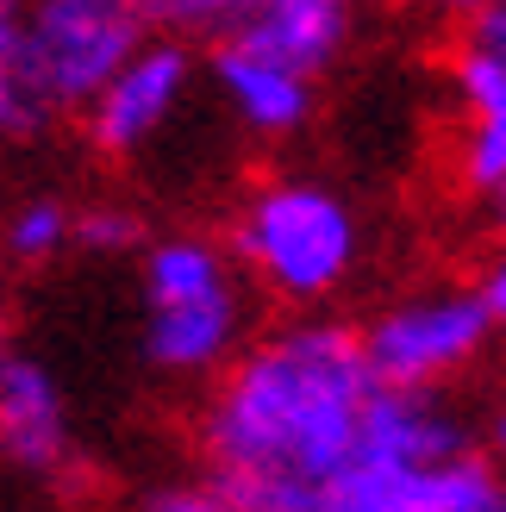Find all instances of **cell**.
<instances>
[{
    "instance_id": "cell-4",
    "label": "cell",
    "mask_w": 506,
    "mask_h": 512,
    "mask_svg": "<svg viewBox=\"0 0 506 512\" xmlns=\"http://www.w3.org/2000/svg\"><path fill=\"white\" fill-rule=\"evenodd\" d=\"M163 25V0H25L13 44L50 107L82 113L94 88Z\"/></svg>"
},
{
    "instance_id": "cell-15",
    "label": "cell",
    "mask_w": 506,
    "mask_h": 512,
    "mask_svg": "<svg viewBox=\"0 0 506 512\" xmlns=\"http://www.w3.org/2000/svg\"><path fill=\"white\" fill-rule=\"evenodd\" d=\"M75 244L100 250V256H125V250L144 244V225L132 207H82L75 213Z\"/></svg>"
},
{
    "instance_id": "cell-21",
    "label": "cell",
    "mask_w": 506,
    "mask_h": 512,
    "mask_svg": "<svg viewBox=\"0 0 506 512\" xmlns=\"http://www.w3.org/2000/svg\"><path fill=\"white\" fill-rule=\"evenodd\" d=\"M494 456H500V469H506V413L494 419Z\"/></svg>"
},
{
    "instance_id": "cell-17",
    "label": "cell",
    "mask_w": 506,
    "mask_h": 512,
    "mask_svg": "<svg viewBox=\"0 0 506 512\" xmlns=\"http://www.w3.org/2000/svg\"><path fill=\"white\" fill-rule=\"evenodd\" d=\"M494 207H500V250L488 256V269H482V306L494 313V325H506V182L494 188Z\"/></svg>"
},
{
    "instance_id": "cell-1",
    "label": "cell",
    "mask_w": 506,
    "mask_h": 512,
    "mask_svg": "<svg viewBox=\"0 0 506 512\" xmlns=\"http://www.w3.org/2000/svg\"><path fill=\"white\" fill-rule=\"evenodd\" d=\"M382 375L363 338L300 319L238 350L200 419L213 488L232 512H313L332 481L369 456Z\"/></svg>"
},
{
    "instance_id": "cell-6",
    "label": "cell",
    "mask_w": 506,
    "mask_h": 512,
    "mask_svg": "<svg viewBox=\"0 0 506 512\" xmlns=\"http://www.w3.org/2000/svg\"><path fill=\"white\" fill-rule=\"evenodd\" d=\"M188 94H194V50L157 32L94 88V100L82 107V132L100 157H138L175 125Z\"/></svg>"
},
{
    "instance_id": "cell-22",
    "label": "cell",
    "mask_w": 506,
    "mask_h": 512,
    "mask_svg": "<svg viewBox=\"0 0 506 512\" xmlns=\"http://www.w3.org/2000/svg\"><path fill=\"white\" fill-rule=\"evenodd\" d=\"M0 356H7V306H0Z\"/></svg>"
},
{
    "instance_id": "cell-8",
    "label": "cell",
    "mask_w": 506,
    "mask_h": 512,
    "mask_svg": "<svg viewBox=\"0 0 506 512\" xmlns=\"http://www.w3.org/2000/svg\"><path fill=\"white\" fill-rule=\"evenodd\" d=\"M213 88L250 138H294L313 119V75L275 63L269 50L244 44V38H219Z\"/></svg>"
},
{
    "instance_id": "cell-9",
    "label": "cell",
    "mask_w": 506,
    "mask_h": 512,
    "mask_svg": "<svg viewBox=\"0 0 506 512\" xmlns=\"http://www.w3.org/2000/svg\"><path fill=\"white\" fill-rule=\"evenodd\" d=\"M0 463L57 475L69 463V400L32 356H0Z\"/></svg>"
},
{
    "instance_id": "cell-2",
    "label": "cell",
    "mask_w": 506,
    "mask_h": 512,
    "mask_svg": "<svg viewBox=\"0 0 506 512\" xmlns=\"http://www.w3.org/2000/svg\"><path fill=\"white\" fill-rule=\"evenodd\" d=\"M363 256V225L350 200L307 175L257 182L232 213V263L288 306L338 294Z\"/></svg>"
},
{
    "instance_id": "cell-13",
    "label": "cell",
    "mask_w": 506,
    "mask_h": 512,
    "mask_svg": "<svg viewBox=\"0 0 506 512\" xmlns=\"http://www.w3.org/2000/svg\"><path fill=\"white\" fill-rule=\"evenodd\" d=\"M50 119H57V107H50L44 88L32 82L19 44H7L0 50V138H38Z\"/></svg>"
},
{
    "instance_id": "cell-16",
    "label": "cell",
    "mask_w": 506,
    "mask_h": 512,
    "mask_svg": "<svg viewBox=\"0 0 506 512\" xmlns=\"http://www.w3.org/2000/svg\"><path fill=\"white\" fill-rule=\"evenodd\" d=\"M138 512H232V500H225L213 481H169V488L144 494Z\"/></svg>"
},
{
    "instance_id": "cell-10",
    "label": "cell",
    "mask_w": 506,
    "mask_h": 512,
    "mask_svg": "<svg viewBox=\"0 0 506 512\" xmlns=\"http://www.w3.org/2000/svg\"><path fill=\"white\" fill-rule=\"evenodd\" d=\"M450 94H457V175L463 188L494 194L506 182V63L475 38L457 44Z\"/></svg>"
},
{
    "instance_id": "cell-5",
    "label": "cell",
    "mask_w": 506,
    "mask_h": 512,
    "mask_svg": "<svg viewBox=\"0 0 506 512\" xmlns=\"http://www.w3.org/2000/svg\"><path fill=\"white\" fill-rule=\"evenodd\" d=\"M363 356L369 369L388 381V388H438V381L463 375L475 356L488 350L494 338V313L482 306V294H413V300H394L369 319Z\"/></svg>"
},
{
    "instance_id": "cell-12",
    "label": "cell",
    "mask_w": 506,
    "mask_h": 512,
    "mask_svg": "<svg viewBox=\"0 0 506 512\" xmlns=\"http://www.w3.org/2000/svg\"><path fill=\"white\" fill-rule=\"evenodd\" d=\"M75 244V207H63L57 194H32L0 219V256L19 269H38L50 256H63Z\"/></svg>"
},
{
    "instance_id": "cell-20",
    "label": "cell",
    "mask_w": 506,
    "mask_h": 512,
    "mask_svg": "<svg viewBox=\"0 0 506 512\" xmlns=\"http://www.w3.org/2000/svg\"><path fill=\"white\" fill-rule=\"evenodd\" d=\"M425 7H438V13H482V7H494V0H425Z\"/></svg>"
},
{
    "instance_id": "cell-19",
    "label": "cell",
    "mask_w": 506,
    "mask_h": 512,
    "mask_svg": "<svg viewBox=\"0 0 506 512\" xmlns=\"http://www.w3.org/2000/svg\"><path fill=\"white\" fill-rule=\"evenodd\" d=\"M19 19H25V0H0V50L19 38Z\"/></svg>"
},
{
    "instance_id": "cell-3",
    "label": "cell",
    "mask_w": 506,
    "mask_h": 512,
    "mask_svg": "<svg viewBox=\"0 0 506 512\" xmlns=\"http://www.w3.org/2000/svg\"><path fill=\"white\" fill-rule=\"evenodd\" d=\"M244 344V288L213 238H157L144 250V356L163 375H213Z\"/></svg>"
},
{
    "instance_id": "cell-14",
    "label": "cell",
    "mask_w": 506,
    "mask_h": 512,
    "mask_svg": "<svg viewBox=\"0 0 506 512\" xmlns=\"http://www.w3.org/2000/svg\"><path fill=\"white\" fill-rule=\"evenodd\" d=\"M275 0H163V19L182 25V32H207V38H225L238 32L244 19H257Z\"/></svg>"
},
{
    "instance_id": "cell-11",
    "label": "cell",
    "mask_w": 506,
    "mask_h": 512,
    "mask_svg": "<svg viewBox=\"0 0 506 512\" xmlns=\"http://www.w3.org/2000/svg\"><path fill=\"white\" fill-rule=\"evenodd\" d=\"M350 32H357V0H275V7H263L257 19H244L238 32H225V38L257 44L275 63H288V69L319 82V75L344 57Z\"/></svg>"
},
{
    "instance_id": "cell-18",
    "label": "cell",
    "mask_w": 506,
    "mask_h": 512,
    "mask_svg": "<svg viewBox=\"0 0 506 512\" xmlns=\"http://www.w3.org/2000/svg\"><path fill=\"white\" fill-rule=\"evenodd\" d=\"M469 38H475V44H488L494 57L506 63V0H494V7L475 13V32H469Z\"/></svg>"
},
{
    "instance_id": "cell-7",
    "label": "cell",
    "mask_w": 506,
    "mask_h": 512,
    "mask_svg": "<svg viewBox=\"0 0 506 512\" xmlns=\"http://www.w3.org/2000/svg\"><path fill=\"white\" fill-rule=\"evenodd\" d=\"M313 512H506V469L457 450L438 463H350Z\"/></svg>"
}]
</instances>
